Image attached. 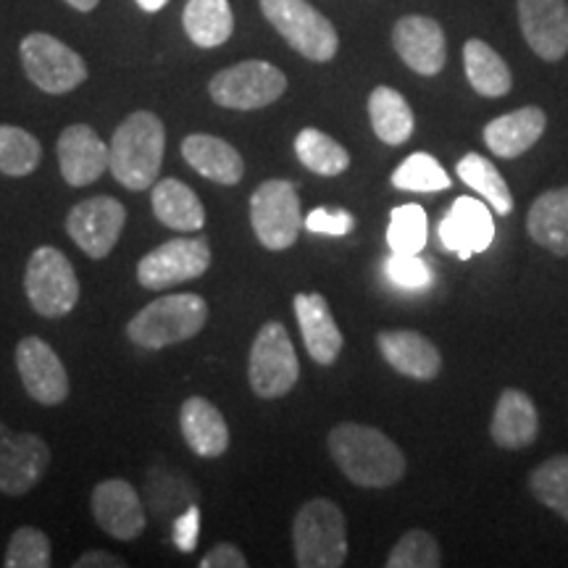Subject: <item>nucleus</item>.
<instances>
[{"instance_id": "nucleus-1", "label": "nucleus", "mask_w": 568, "mask_h": 568, "mask_svg": "<svg viewBox=\"0 0 568 568\" xmlns=\"http://www.w3.org/2000/svg\"><path fill=\"white\" fill-rule=\"evenodd\" d=\"M329 456L353 485L366 489L393 487L406 477V456L385 432L366 424H337L329 432Z\"/></svg>"}, {"instance_id": "nucleus-2", "label": "nucleus", "mask_w": 568, "mask_h": 568, "mask_svg": "<svg viewBox=\"0 0 568 568\" xmlns=\"http://www.w3.org/2000/svg\"><path fill=\"white\" fill-rule=\"evenodd\" d=\"M166 151V126L153 111H134L113 132L109 169L113 180L132 193L153 187Z\"/></svg>"}, {"instance_id": "nucleus-3", "label": "nucleus", "mask_w": 568, "mask_h": 568, "mask_svg": "<svg viewBox=\"0 0 568 568\" xmlns=\"http://www.w3.org/2000/svg\"><path fill=\"white\" fill-rule=\"evenodd\" d=\"M209 322V303L195 293L163 295L148 303L126 324V337L138 347L161 351L193 339Z\"/></svg>"}, {"instance_id": "nucleus-4", "label": "nucleus", "mask_w": 568, "mask_h": 568, "mask_svg": "<svg viewBox=\"0 0 568 568\" xmlns=\"http://www.w3.org/2000/svg\"><path fill=\"white\" fill-rule=\"evenodd\" d=\"M293 548L297 568H339L347 558V521L337 503L314 497L295 514Z\"/></svg>"}, {"instance_id": "nucleus-5", "label": "nucleus", "mask_w": 568, "mask_h": 568, "mask_svg": "<svg viewBox=\"0 0 568 568\" xmlns=\"http://www.w3.org/2000/svg\"><path fill=\"white\" fill-rule=\"evenodd\" d=\"M261 13L303 59L326 63L339 51L335 24L308 0H261Z\"/></svg>"}, {"instance_id": "nucleus-6", "label": "nucleus", "mask_w": 568, "mask_h": 568, "mask_svg": "<svg viewBox=\"0 0 568 568\" xmlns=\"http://www.w3.org/2000/svg\"><path fill=\"white\" fill-rule=\"evenodd\" d=\"M27 301L40 316L63 318L80 303V280L59 247L42 245L30 255L24 272Z\"/></svg>"}, {"instance_id": "nucleus-7", "label": "nucleus", "mask_w": 568, "mask_h": 568, "mask_svg": "<svg viewBox=\"0 0 568 568\" xmlns=\"http://www.w3.org/2000/svg\"><path fill=\"white\" fill-rule=\"evenodd\" d=\"M287 77L268 61H240L209 82L211 101L230 111H258L280 101Z\"/></svg>"}, {"instance_id": "nucleus-8", "label": "nucleus", "mask_w": 568, "mask_h": 568, "mask_svg": "<svg viewBox=\"0 0 568 568\" xmlns=\"http://www.w3.org/2000/svg\"><path fill=\"white\" fill-rule=\"evenodd\" d=\"M297 376H301V364L287 329L280 322L261 326L247 358V382L253 393L264 400H276L297 385Z\"/></svg>"}, {"instance_id": "nucleus-9", "label": "nucleus", "mask_w": 568, "mask_h": 568, "mask_svg": "<svg viewBox=\"0 0 568 568\" xmlns=\"http://www.w3.org/2000/svg\"><path fill=\"white\" fill-rule=\"evenodd\" d=\"M21 67L34 88L48 95H67L88 80V63L67 42L45 32H32L19 45Z\"/></svg>"}, {"instance_id": "nucleus-10", "label": "nucleus", "mask_w": 568, "mask_h": 568, "mask_svg": "<svg viewBox=\"0 0 568 568\" xmlns=\"http://www.w3.org/2000/svg\"><path fill=\"white\" fill-rule=\"evenodd\" d=\"M251 224L258 243L268 251H287L303 230L297 184L287 180H266L251 195Z\"/></svg>"}, {"instance_id": "nucleus-11", "label": "nucleus", "mask_w": 568, "mask_h": 568, "mask_svg": "<svg viewBox=\"0 0 568 568\" xmlns=\"http://www.w3.org/2000/svg\"><path fill=\"white\" fill-rule=\"evenodd\" d=\"M211 247L205 237H176L145 253L138 264V282L145 290H169L209 272Z\"/></svg>"}, {"instance_id": "nucleus-12", "label": "nucleus", "mask_w": 568, "mask_h": 568, "mask_svg": "<svg viewBox=\"0 0 568 568\" xmlns=\"http://www.w3.org/2000/svg\"><path fill=\"white\" fill-rule=\"evenodd\" d=\"M126 224V209L111 195H95L77 203L67 216V232L92 261H103L116 247Z\"/></svg>"}, {"instance_id": "nucleus-13", "label": "nucleus", "mask_w": 568, "mask_h": 568, "mask_svg": "<svg viewBox=\"0 0 568 568\" xmlns=\"http://www.w3.org/2000/svg\"><path fill=\"white\" fill-rule=\"evenodd\" d=\"M51 464V447L32 432H13L0 422V493L27 495Z\"/></svg>"}, {"instance_id": "nucleus-14", "label": "nucleus", "mask_w": 568, "mask_h": 568, "mask_svg": "<svg viewBox=\"0 0 568 568\" xmlns=\"http://www.w3.org/2000/svg\"><path fill=\"white\" fill-rule=\"evenodd\" d=\"M17 368L27 395L40 406H61L69 397V374L45 339L24 337L17 345Z\"/></svg>"}, {"instance_id": "nucleus-15", "label": "nucleus", "mask_w": 568, "mask_h": 568, "mask_svg": "<svg viewBox=\"0 0 568 568\" xmlns=\"http://www.w3.org/2000/svg\"><path fill=\"white\" fill-rule=\"evenodd\" d=\"M90 506L98 527L113 539L132 542L145 531V506H142V497L130 481L103 479L92 489Z\"/></svg>"}, {"instance_id": "nucleus-16", "label": "nucleus", "mask_w": 568, "mask_h": 568, "mask_svg": "<svg viewBox=\"0 0 568 568\" xmlns=\"http://www.w3.org/2000/svg\"><path fill=\"white\" fill-rule=\"evenodd\" d=\"M518 24L527 45L542 61H560L568 53L566 0H518Z\"/></svg>"}, {"instance_id": "nucleus-17", "label": "nucleus", "mask_w": 568, "mask_h": 568, "mask_svg": "<svg viewBox=\"0 0 568 568\" xmlns=\"http://www.w3.org/2000/svg\"><path fill=\"white\" fill-rule=\"evenodd\" d=\"M393 48L400 61L422 77L439 74L447 59L445 32L439 21L418 13L403 17L393 27Z\"/></svg>"}, {"instance_id": "nucleus-18", "label": "nucleus", "mask_w": 568, "mask_h": 568, "mask_svg": "<svg viewBox=\"0 0 568 568\" xmlns=\"http://www.w3.org/2000/svg\"><path fill=\"white\" fill-rule=\"evenodd\" d=\"M59 169L71 187H88L109 169V145L88 124H71L59 138Z\"/></svg>"}, {"instance_id": "nucleus-19", "label": "nucleus", "mask_w": 568, "mask_h": 568, "mask_svg": "<svg viewBox=\"0 0 568 568\" xmlns=\"http://www.w3.org/2000/svg\"><path fill=\"white\" fill-rule=\"evenodd\" d=\"M297 324H301V335L311 358L318 366H332L343 353V332L332 316L329 303L318 293H301L293 301Z\"/></svg>"}, {"instance_id": "nucleus-20", "label": "nucleus", "mask_w": 568, "mask_h": 568, "mask_svg": "<svg viewBox=\"0 0 568 568\" xmlns=\"http://www.w3.org/2000/svg\"><path fill=\"white\" fill-rule=\"evenodd\" d=\"M495 237V222L487 205L474 197H458L447 211L445 222L439 224V240L447 251L458 253L460 258L487 251Z\"/></svg>"}, {"instance_id": "nucleus-21", "label": "nucleus", "mask_w": 568, "mask_h": 568, "mask_svg": "<svg viewBox=\"0 0 568 568\" xmlns=\"http://www.w3.org/2000/svg\"><path fill=\"white\" fill-rule=\"evenodd\" d=\"M376 347L382 358L395 368L397 374L410 376V379L429 382L435 379L443 368V355L432 339L410 329H389L376 335Z\"/></svg>"}, {"instance_id": "nucleus-22", "label": "nucleus", "mask_w": 568, "mask_h": 568, "mask_svg": "<svg viewBox=\"0 0 568 568\" xmlns=\"http://www.w3.org/2000/svg\"><path fill=\"white\" fill-rule=\"evenodd\" d=\"M489 435L503 450H521V447L535 445L539 435V416L531 397L514 387L503 389L500 397H497Z\"/></svg>"}, {"instance_id": "nucleus-23", "label": "nucleus", "mask_w": 568, "mask_h": 568, "mask_svg": "<svg viewBox=\"0 0 568 568\" xmlns=\"http://www.w3.org/2000/svg\"><path fill=\"white\" fill-rule=\"evenodd\" d=\"M545 126H548L545 111L537 105H527V109H516L493 119L485 126V142L497 159L510 161L535 148L545 134Z\"/></svg>"}, {"instance_id": "nucleus-24", "label": "nucleus", "mask_w": 568, "mask_h": 568, "mask_svg": "<svg viewBox=\"0 0 568 568\" xmlns=\"http://www.w3.org/2000/svg\"><path fill=\"white\" fill-rule=\"evenodd\" d=\"M180 429L190 450L201 458H219L230 447V426L222 410L205 397H187L180 410Z\"/></svg>"}, {"instance_id": "nucleus-25", "label": "nucleus", "mask_w": 568, "mask_h": 568, "mask_svg": "<svg viewBox=\"0 0 568 568\" xmlns=\"http://www.w3.org/2000/svg\"><path fill=\"white\" fill-rule=\"evenodd\" d=\"M182 159L216 184H237L245 174V161L237 148L213 134H187L182 140Z\"/></svg>"}, {"instance_id": "nucleus-26", "label": "nucleus", "mask_w": 568, "mask_h": 568, "mask_svg": "<svg viewBox=\"0 0 568 568\" xmlns=\"http://www.w3.org/2000/svg\"><path fill=\"white\" fill-rule=\"evenodd\" d=\"M151 205L155 219L174 232H201L205 224V209L193 187L166 176L153 184Z\"/></svg>"}, {"instance_id": "nucleus-27", "label": "nucleus", "mask_w": 568, "mask_h": 568, "mask_svg": "<svg viewBox=\"0 0 568 568\" xmlns=\"http://www.w3.org/2000/svg\"><path fill=\"white\" fill-rule=\"evenodd\" d=\"M197 503V487L176 468L155 466L145 477V506L159 521H174L182 510Z\"/></svg>"}, {"instance_id": "nucleus-28", "label": "nucleus", "mask_w": 568, "mask_h": 568, "mask_svg": "<svg viewBox=\"0 0 568 568\" xmlns=\"http://www.w3.org/2000/svg\"><path fill=\"white\" fill-rule=\"evenodd\" d=\"M527 230L539 247L568 258V187L550 190L531 205Z\"/></svg>"}, {"instance_id": "nucleus-29", "label": "nucleus", "mask_w": 568, "mask_h": 568, "mask_svg": "<svg viewBox=\"0 0 568 568\" xmlns=\"http://www.w3.org/2000/svg\"><path fill=\"white\" fill-rule=\"evenodd\" d=\"M368 119H372L376 138L387 142V145L408 142L416 126L414 111H410L406 98L393 88H385V84L374 88L372 95H368Z\"/></svg>"}, {"instance_id": "nucleus-30", "label": "nucleus", "mask_w": 568, "mask_h": 568, "mask_svg": "<svg viewBox=\"0 0 568 568\" xmlns=\"http://www.w3.org/2000/svg\"><path fill=\"white\" fill-rule=\"evenodd\" d=\"M182 24L197 48L224 45L234 32L230 0H187L182 11Z\"/></svg>"}, {"instance_id": "nucleus-31", "label": "nucleus", "mask_w": 568, "mask_h": 568, "mask_svg": "<svg viewBox=\"0 0 568 568\" xmlns=\"http://www.w3.org/2000/svg\"><path fill=\"white\" fill-rule=\"evenodd\" d=\"M464 67L471 88L485 98H503L514 88L508 63L485 40L471 38L464 45Z\"/></svg>"}, {"instance_id": "nucleus-32", "label": "nucleus", "mask_w": 568, "mask_h": 568, "mask_svg": "<svg viewBox=\"0 0 568 568\" xmlns=\"http://www.w3.org/2000/svg\"><path fill=\"white\" fill-rule=\"evenodd\" d=\"M458 180H464L468 187L477 190V193L485 197V203L493 209L497 216H508L514 211V195H510L506 180L497 172L493 161H487L485 155L468 153L458 161L456 166Z\"/></svg>"}, {"instance_id": "nucleus-33", "label": "nucleus", "mask_w": 568, "mask_h": 568, "mask_svg": "<svg viewBox=\"0 0 568 568\" xmlns=\"http://www.w3.org/2000/svg\"><path fill=\"white\" fill-rule=\"evenodd\" d=\"M295 153L303 166L318 176H339L351 166V153L335 138H329L322 130H314V126H305L297 134Z\"/></svg>"}, {"instance_id": "nucleus-34", "label": "nucleus", "mask_w": 568, "mask_h": 568, "mask_svg": "<svg viewBox=\"0 0 568 568\" xmlns=\"http://www.w3.org/2000/svg\"><path fill=\"white\" fill-rule=\"evenodd\" d=\"M42 161V145L32 132L0 124V174L30 176Z\"/></svg>"}, {"instance_id": "nucleus-35", "label": "nucleus", "mask_w": 568, "mask_h": 568, "mask_svg": "<svg viewBox=\"0 0 568 568\" xmlns=\"http://www.w3.org/2000/svg\"><path fill=\"white\" fill-rule=\"evenodd\" d=\"M529 489L542 506L568 521V456H552L529 474Z\"/></svg>"}, {"instance_id": "nucleus-36", "label": "nucleus", "mask_w": 568, "mask_h": 568, "mask_svg": "<svg viewBox=\"0 0 568 568\" xmlns=\"http://www.w3.org/2000/svg\"><path fill=\"white\" fill-rule=\"evenodd\" d=\"M393 184L397 190H406V193H443V190L450 187L453 180L429 153H410L395 169Z\"/></svg>"}, {"instance_id": "nucleus-37", "label": "nucleus", "mask_w": 568, "mask_h": 568, "mask_svg": "<svg viewBox=\"0 0 568 568\" xmlns=\"http://www.w3.org/2000/svg\"><path fill=\"white\" fill-rule=\"evenodd\" d=\"M389 251L395 255H418L426 245V211L422 205H400L389 216Z\"/></svg>"}, {"instance_id": "nucleus-38", "label": "nucleus", "mask_w": 568, "mask_h": 568, "mask_svg": "<svg viewBox=\"0 0 568 568\" xmlns=\"http://www.w3.org/2000/svg\"><path fill=\"white\" fill-rule=\"evenodd\" d=\"M443 564L437 539L424 529H410L395 542L387 556V568H437Z\"/></svg>"}, {"instance_id": "nucleus-39", "label": "nucleus", "mask_w": 568, "mask_h": 568, "mask_svg": "<svg viewBox=\"0 0 568 568\" xmlns=\"http://www.w3.org/2000/svg\"><path fill=\"white\" fill-rule=\"evenodd\" d=\"M51 564V539L45 531L34 527H19L13 531L3 558L6 568H48Z\"/></svg>"}, {"instance_id": "nucleus-40", "label": "nucleus", "mask_w": 568, "mask_h": 568, "mask_svg": "<svg viewBox=\"0 0 568 568\" xmlns=\"http://www.w3.org/2000/svg\"><path fill=\"white\" fill-rule=\"evenodd\" d=\"M387 276L397 287H429L432 284V268L424 264L418 255H395L387 261Z\"/></svg>"}, {"instance_id": "nucleus-41", "label": "nucleus", "mask_w": 568, "mask_h": 568, "mask_svg": "<svg viewBox=\"0 0 568 568\" xmlns=\"http://www.w3.org/2000/svg\"><path fill=\"white\" fill-rule=\"evenodd\" d=\"M303 226L308 232H316V234H332V237H343V234L353 232L355 219L343 209H337V211L316 209L303 219Z\"/></svg>"}, {"instance_id": "nucleus-42", "label": "nucleus", "mask_w": 568, "mask_h": 568, "mask_svg": "<svg viewBox=\"0 0 568 568\" xmlns=\"http://www.w3.org/2000/svg\"><path fill=\"white\" fill-rule=\"evenodd\" d=\"M197 529H201V514H197V503H193V506L174 518L172 539L176 548L182 552H193L197 545Z\"/></svg>"}, {"instance_id": "nucleus-43", "label": "nucleus", "mask_w": 568, "mask_h": 568, "mask_svg": "<svg viewBox=\"0 0 568 568\" xmlns=\"http://www.w3.org/2000/svg\"><path fill=\"white\" fill-rule=\"evenodd\" d=\"M245 566H247L245 552L232 542H219L216 548H211L201 560V568H245Z\"/></svg>"}, {"instance_id": "nucleus-44", "label": "nucleus", "mask_w": 568, "mask_h": 568, "mask_svg": "<svg viewBox=\"0 0 568 568\" xmlns=\"http://www.w3.org/2000/svg\"><path fill=\"white\" fill-rule=\"evenodd\" d=\"M74 568H126V560L109 550H88L74 560Z\"/></svg>"}, {"instance_id": "nucleus-45", "label": "nucleus", "mask_w": 568, "mask_h": 568, "mask_svg": "<svg viewBox=\"0 0 568 568\" xmlns=\"http://www.w3.org/2000/svg\"><path fill=\"white\" fill-rule=\"evenodd\" d=\"M67 3L71 6V9H77V11H82V13H90L98 3H101V0H67Z\"/></svg>"}, {"instance_id": "nucleus-46", "label": "nucleus", "mask_w": 568, "mask_h": 568, "mask_svg": "<svg viewBox=\"0 0 568 568\" xmlns=\"http://www.w3.org/2000/svg\"><path fill=\"white\" fill-rule=\"evenodd\" d=\"M169 0H138V6L142 11H148V13H155V11H161L163 6H166Z\"/></svg>"}]
</instances>
